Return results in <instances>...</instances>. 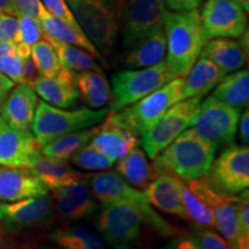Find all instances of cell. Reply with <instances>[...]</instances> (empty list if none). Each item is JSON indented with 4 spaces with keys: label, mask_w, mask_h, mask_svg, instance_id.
Returning a JSON list of instances; mask_svg holds the SVG:
<instances>
[{
    "label": "cell",
    "mask_w": 249,
    "mask_h": 249,
    "mask_svg": "<svg viewBox=\"0 0 249 249\" xmlns=\"http://www.w3.org/2000/svg\"><path fill=\"white\" fill-rule=\"evenodd\" d=\"M164 31L166 36V61L174 77H185L200 57L208 39L197 9L167 12Z\"/></svg>",
    "instance_id": "6da1fadb"
},
{
    "label": "cell",
    "mask_w": 249,
    "mask_h": 249,
    "mask_svg": "<svg viewBox=\"0 0 249 249\" xmlns=\"http://www.w3.org/2000/svg\"><path fill=\"white\" fill-rule=\"evenodd\" d=\"M217 147L195 133L191 127L180 134L154 158L158 173L189 181L202 178L216 157Z\"/></svg>",
    "instance_id": "7a4b0ae2"
},
{
    "label": "cell",
    "mask_w": 249,
    "mask_h": 249,
    "mask_svg": "<svg viewBox=\"0 0 249 249\" xmlns=\"http://www.w3.org/2000/svg\"><path fill=\"white\" fill-rule=\"evenodd\" d=\"M66 2L81 29L102 57H110L120 37L126 0H66Z\"/></svg>",
    "instance_id": "3957f363"
},
{
    "label": "cell",
    "mask_w": 249,
    "mask_h": 249,
    "mask_svg": "<svg viewBox=\"0 0 249 249\" xmlns=\"http://www.w3.org/2000/svg\"><path fill=\"white\" fill-rule=\"evenodd\" d=\"M91 191L101 203L121 202L135 208L143 218V222L154 231L165 238H172L178 234L179 230L165 220L151 207L144 191H140L126 182L116 171H105L89 179Z\"/></svg>",
    "instance_id": "277c9868"
},
{
    "label": "cell",
    "mask_w": 249,
    "mask_h": 249,
    "mask_svg": "<svg viewBox=\"0 0 249 249\" xmlns=\"http://www.w3.org/2000/svg\"><path fill=\"white\" fill-rule=\"evenodd\" d=\"M108 113V107L102 108H60L38 101L34 117L33 135L39 148L59 136L75 130L89 128L101 124Z\"/></svg>",
    "instance_id": "5b68a950"
},
{
    "label": "cell",
    "mask_w": 249,
    "mask_h": 249,
    "mask_svg": "<svg viewBox=\"0 0 249 249\" xmlns=\"http://www.w3.org/2000/svg\"><path fill=\"white\" fill-rule=\"evenodd\" d=\"M183 83L185 77H177L139 102L112 112L124 127L136 136H141L148 132L172 105L182 101Z\"/></svg>",
    "instance_id": "8992f818"
},
{
    "label": "cell",
    "mask_w": 249,
    "mask_h": 249,
    "mask_svg": "<svg viewBox=\"0 0 249 249\" xmlns=\"http://www.w3.org/2000/svg\"><path fill=\"white\" fill-rule=\"evenodd\" d=\"M177 79L165 59L160 64L140 70H124L111 77L110 111H119L160 89L171 80Z\"/></svg>",
    "instance_id": "52a82bcc"
},
{
    "label": "cell",
    "mask_w": 249,
    "mask_h": 249,
    "mask_svg": "<svg viewBox=\"0 0 249 249\" xmlns=\"http://www.w3.org/2000/svg\"><path fill=\"white\" fill-rule=\"evenodd\" d=\"M96 229L113 249H134L142 238L143 218L135 208L121 202L102 203L95 217Z\"/></svg>",
    "instance_id": "ba28073f"
},
{
    "label": "cell",
    "mask_w": 249,
    "mask_h": 249,
    "mask_svg": "<svg viewBox=\"0 0 249 249\" xmlns=\"http://www.w3.org/2000/svg\"><path fill=\"white\" fill-rule=\"evenodd\" d=\"M241 110L218 101L213 96L201 101L191 128L202 138L225 148L234 141Z\"/></svg>",
    "instance_id": "9c48e42d"
},
{
    "label": "cell",
    "mask_w": 249,
    "mask_h": 249,
    "mask_svg": "<svg viewBox=\"0 0 249 249\" xmlns=\"http://www.w3.org/2000/svg\"><path fill=\"white\" fill-rule=\"evenodd\" d=\"M208 183L219 193L235 195L248 189L249 149L248 145L231 143L226 145L213 161L204 176Z\"/></svg>",
    "instance_id": "30bf717a"
},
{
    "label": "cell",
    "mask_w": 249,
    "mask_h": 249,
    "mask_svg": "<svg viewBox=\"0 0 249 249\" xmlns=\"http://www.w3.org/2000/svg\"><path fill=\"white\" fill-rule=\"evenodd\" d=\"M201 99L193 97L176 103L148 132L141 135L140 141L148 158L154 160L183 130L192 126Z\"/></svg>",
    "instance_id": "8fae6325"
},
{
    "label": "cell",
    "mask_w": 249,
    "mask_h": 249,
    "mask_svg": "<svg viewBox=\"0 0 249 249\" xmlns=\"http://www.w3.org/2000/svg\"><path fill=\"white\" fill-rule=\"evenodd\" d=\"M165 0H126L121 18L120 38L126 50L143 37L164 29Z\"/></svg>",
    "instance_id": "7c38bea8"
},
{
    "label": "cell",
    "mask_w": 249,
    "mask_h": 249,
    "mask_svg": "<svg viewBox=\"0 0 249 249\" xmlns=\"http://www.w3.org/2000/svg\"><path fill=\"white\" fill-rule=\"evenodd\" d=\"M191 191L213 211L214 226L219 234L234 247L240 234L238 218V196L223 194L213 188L204 177L185 181Z\"/></svg>",
    "instance_id": "4fadbf2b"
},
{
    "label": "cell",
    "mask_w": 249,
    "mask_h": 249,
    "mask_svg": "<svg viewBox=\"0 0 249 249\" xmlns=\"http://www.w3.org/2000/svg\"><path fill=\"white\" fill-rule=\"evenodd\" d=\"M198 13L208 39L240 38L247 30V13L233 0H205Z\"/></svg>",
    "instance_id": "5bb4252c"
},
{
    "label": "cell",
    "mask_w": 249,
    "mask_h": 249,
    "mask_svg": "<svg viewBox=\"0 0 249 249\" xmlns=\"http://www.w3.org/2000/svg\"><path fill=\"white\" fill-rule=\"evenodd\" d=\"M54 202L48 195L14 202L0 201V223L9 231L36 230L55 218Z\"/></svg>",
    "instance_id": "9a60e30c"
},
{
    "label": "cell",
    "mask_w": 249,
    "mask_h": 249,
    "mask_svg": "<svg viewBox=\"0 0 249 249\" xmlns=\"http://www.w3.org/2000/svg\"><path fill=\"white\" fill-rule=\"evenodd\" d=\"M89 178L51 189L55 213L61 218L68 222H77L96 217L99 204L91 191Z\"/></svg>",
    "instance_id": "2e32d148"
},
{
    "label": "cell",
    "mask_w": 249,
    "mask_h": 249,
    "mask_svg": "<svg viewBox=\"0 0 249 249\" xmlns=\"http://www.w3.org/2000/svg\"><path fill=\"white\" fill-rule=\"evenodd\" d=\"M139 141V136L124 127L108 108L107 116L97 124V129L89 145L117 161L138 147Z\"/></svg>",
    "instance_id": "e0dca14e"
},
{
    "label": "cell",
    "mask_w": 249,
    "mask_h": 249,
    "mask_svg": "<svg viewBox=\"0 0 249 249\" xmlns=\"http://www.w3.org/2000/svg\"><path fill=\"white\" fill-rule=\"evenodd\" d=\"M39 151L31 132L12 128L6 124L0 127V166L28 167Z\"/></svg>",
    "instance_id": "ac0fdd59"
},
{
    "label": "cell",
    "mask_w": 249,
    "mask_h": 249,
    "mask_svg": "<svg viewBox=\"0 0 249 249\" xmlns=\"http://www.w3.org/2000/svg\"><path fill=\"white\" fill-rule=\"evenodd\" d=\"M36 95L43 101L60 108H73L79 101V91L75 85V71L61 68L55 76L38 75L30 85Z\"/></svg>",
    "instance_id": "d6986e66"
},
{
    "label": "cell",
    "mask_w": 249,
    "mask_h": 249,
    "mask_svg": "<svg viewBox=\"0 0 249 249\" xmlns=\"http://www.w3.org/2000/svg\"><path fill=\"white\" fill-rule=\"evenodd\" d=\"M48 193V187L28 167L0 166V201H20Z\"/></svg>",
    "instance_id": "ffe728a7"
},
{
    "label": "cell",
    "mask_w": 249,
    "mask_h": 249,
    "mask_svg": "<svg viewBox=\"0 0 249 249\" xmlns=\"http://www.w3.org/2000/svg\"><path fill=\"white\" fill-rule=\"evenodd\" d=\"M36 92L27 83H20L11 90L0 105V116L12 128L30 132L37 107Z\"/></svg>",
    "instance_id": "44dd1931"
},
{
    "label": "cell",
    "mask_w": 249,
    "mask_h": 249,
    "mask_svg": "<svg viewBox=\"0 0 249 249\" xmlns=\"http://www.w3.org/2000/svg\"><path fill=\"white\" fill-rule=\"evenodd\" d=\"M181 179L167 173H160L144 189L150 204L161 213L187 220L180 192Z\"/></svg>",
    "instance_id": "7402d4cb"
},
{
    "label": "cell",
    "mask_w": 249,
    "mask_h": 249,
    "mask_svg": "<svg viewBox=\"0 0 249 249\" xmlns=\"http://www.w3.org/2000/svg\"><path fill=\"white\" fill-rule=\"evenodd\" d=\"M166 57V36L164 29L143 37L126 49L121 65L126 70H140L160 64Z\"/></svg>",
    "instance_id": "603a6c76"
},
{
    "label": "cell",
    "mask_w": 249,
    "mask_h": 249,
    "mask_svg": "<svg viewBox=\"0 0 249 249\" xmlns=\"http://www.w3.org/2000/svg\"><path fill=\"white\" fill-rule=\"evenodd\" d=\"M28 169L35 174L40 181H43L49 191L71 185V183L90 177L73 169L67 161L48 157L40 151L31 160L28 165Z\"/></svg>",
    "instance_id": "cb8c5ba5"
},
{
    "label": "cell",
    "mask_w": 249,
    "mask_h": 249,
    "mask_svg": "<svg viewBox=\"0 0 249 249\" xmlns=\"http://www.w3.org/2000/svg\"><path fill=\"white\" fill-rule=\"evenodd\" d=\"M38 21L40 22L43 31H44V35L51 37L55 40H59V42L86 50L97 60L104 61V58L102 57L98 50L95 48L91 40L88 38L85 31L81 29L80 27L71 26V24L65 22V21L59 20L53 15L50 14L45 7L42 9Z\"/></svg>",
    "instance_id": "d4e9b609"
},
{
    "label": "cell",
    "mask_w": 249,
    "mask_h": 249,
    "mask_svg": "<svg viewBox=\"0 0 249 249\" xmlns=\"http://www.w3.org/2000/svg\"><path fill=\"white\" fill-rule=\"evenodd\" d=\"M226 74L213 61L200 54L191 71L185 76L182 99L200 97L211 91Z\"/></svg>",
    "instance_id": "484cf974"
},
{
    "label": "cell",
    "mask_w": 249,
    "mask_h": 249,
    "mask_svg": "<svg viewBox=\"0 0 249 249\" xmlns=\"http://www.w3.org/2000/svg\"><path fill=\"white\" fill-rule=\"evenodd\" d=\"M116 172L124 181L140 191H144L160 174L155 165L149 161L144 150L139 147H135L124 157L120 158Z\"/></svg>",
    "instance_id": "4316f807"
},
{
    "label": "cell",
    "mask_w": 249,
    "mask_h": 249,
    "mask_svg": "<svg viewBox=\"0 0 249 249\" xmlns=\"http://www.w3.org/2000/svg\"><path fill=\"white\" fill-rule=\"evenodd\" d=\"M247 52L239 40L213 38L208 40L201 55L209 59L225 74L241 70L247 62Z\"/></svg>",
    "instance_id": "83f0119b"
},
{
    "label": "cell",
    "mask_w": 249,
    "mask_h": 249,
    "mask_svg": "<svg viewBox=\"0 0 249 249\" xmlns=\"http://www.w3.org/2000/svg\"><path fill=\"white\" fill-rule=\"evenodd\" d=\"M75 85L87 107L102 108L111 102V86L103 71H75Z\"/></svg>",
    "instance_id": "f1b7e54d"
},
{
    "label": "cell",
    "mask_w": 249,
    "mask_h": 249,
    "mask_svg": "<svg viewBox=\"0 0 249 249\" xmlns=\"http://www.w3.org/2000/svg\"><path fill=\"white\" fill-rule=\"evenodd\" d=\"M213 97L230 107L244 110L249 102L248 70H239L226 74L213 88Z\"/></svg>",
    "instance_id": "f546056e"
},
{
    "label": "cell",
    "mask_w": 249,
    "mask_h": 249,
    "mask_svg": "<svg viewBox=\"0 0 249 249\" xmlns=\"http://www.w3.org/2000/svg\"><path fill=\"white\" fill-rule=\"evenodd\" d=\"M50 240L59 249H105L102 239L82 225H66L55 229Z\"/></svg>",
    "instance_id": "4dcf8cb0"
},
{
    "label": "cell",
    "mask_w": 249,
    "mask_h": 249,
    "mask_svg": "<svg viewBox=\"0 0 249 249\" xmlns=\"http://www.w3.org/2000/svg\"><path fill=\"white\" fill-rule=\"evenodd\" d=\"M96 129H97V124L89 128L65 134L40 148V152L48 157L68 161L76 151L89 144L92 136L95 135Z\"/></svg>",
    "instance_id": "1f68e13d"
},
{
    "label": "cell",
    "mask_w": 249,
    "mask_h": 249,
    "mask_svg": "<svg viewBox=\"0 0 249 249\" xmlns=\"http://www.w3.org/2000/svg\"><path fill=\"white\" fill-rule=\"evenodd\" d=\"M43 38L48 40L50 44L53 46L61 66L64 68L73 71H102L99 64L96 61V58L89 52H87L86 50L59 42V40H55L46 35H43Z\"/></svg>",
    "instance_id": "d6a6232c"
},
{
    "label": "cell",
    "mask_w": 249,
    "mask_h": 249,
    "mask_svg": "<svg viewBox=\"0 0 249 249\" xmlns=\"http://www.w3.org/2000/svg\"><path fill=\"white\" fill-rule=\"evenodd\" d=\"M180 192H181V200L187 214V220L188 222L191 220L196 226L210 227V229L213 227V211L187 187L183 180L180 181Z\"/></svg>",
    "instance_id": "836d02e7"
},
{
    "label": "cell",
    "mask_w": 249,
    "mask_h": 249,
    "mask_svg": "<svg viewBox=\"0 0 249 249\" xmlns=\"http://www.w3.org/2000/svg\"><path fill=\"white\" fill-rule=\"evenodd\" d=\"M30 58L40 76H55L62 68L53 46L44 38L31 46Z\"/></svg>",
    "instance_id": "e575fe53"
},
{
    "label": "cell",
    "mask_w": 249,
    "mask_h": 249,
    "mask_svg": "<svg viewBox=\"0 0 249 249\" xmlns=\"http://www.w3.org/2000/svg\"><path fill=\"white\" fill-rule=\"evenodd\" d=\"M70 160L76 167L87 171H105L113 166V164L116 163L111 158L103 155L102 152L90 147L89 144L76 151L71 156Z\"/></svg>",
    "instance_id": "d590c367"
},
{
    "label": "cell",
    "mask_w": 249,
    "mask_h": 249,
    "mask_svg": "<svg viewBox=\"0 0 249 249\" xmlns=\"http://www.w3.org/2000/svg\"><path fill=\"white\" fill-rule=\"evenodd\" d=\"M18 43L31 48L43 39L44 31L38 20L29 17H18Z\"/></svg>",
    "instance_id": "8d00e7d4"
},
{
    "label": "cell",
    "mask_w": 249,
    "mask_h": 249,
    "mask_svg": "<svg viewBox=\"0 0 249 249\" xmlns=\"http://www.w3.org/2000/svg\"><path fill=\"white\" fill-rule=\"evenodd\" d=\"M193 235L201 249H234L225 238L213 231L210 227L197 226Z\"/></svg>",
    "instance_id": "74e56055"
},
{
    "label": "cell",
    "mask_w": 249,
    "mask_h": 249,
    "mask_svg": "<svg viewBox=\"0 0 249 249\" xmlns=\"http://www.w3.org/2000/svg\"><path fill=\"white\" fill-rule=\"evenodd\" d=\"M23 61L18 54L0 55V71L14 83H24Z\"/></svg>",
    "instance_id": "f35d334b"
},
{
    "label": "cell",
    "mask_w": 249,
    "mask_h": 249,
    "mask_svg": "<svg viewBox=\"0 0 249 249\" xmlns=\"http://www.w3.org/2000/svg\"><path fill=\"white\" fill-rule=\"evenodd\" d=\"M40 1H42L43 6L51 15H53L59 20H62L65 22L71 24V26L80 27L74 14L71 13L66 0H40Z\"/></svg>",
    "instance_id": "ab89813d"
},
{
    "label": "cell",
    "mask_w": 249,
    "mask_h": 249,
    "mask_svg": "<svg viewBox=\"0 0 249 249\" xmlns=\"http://www.w3.org/2000/svg\"><path fill=\"white\" fill-rule=\"evenodd\" d=\"M0 40L13 42L18 40V18L15 15L0 13Z\"/></svg>",
    "instance_id": "60d3db41"
},
{
    "label": "cell",
    "mask_w": 249,
    "mask_h": 249,
    "mask_svg": "<svg viewBox=\"0 0 249 249\" xmlns=\"http://www.w3.org/2000/svg\"><path fill=\"white\" fill-rule=\"evenodd\" d=\"M44 8L40 0H15V17H29L39 20Z\"/></svg>",
    "instance_id": "b9f144b4"
},
{
    "label": "cell",
    "mask_w": 249,
    "mask_h": 249,
    "mask_svg": "<svg viewBox=\"0 0 249 249\" xmlns=\"http://www.w3.org/2000/svg\"><path fill=\"white\" fill-rule=\"evenodd\" d=\"M238 218L240 233H249V193L248 189L238 196Z\"/></svg>",
    "instance_id": "7bdbcfd3"
},
{
    "label": "cell",
    "mask_w": 249,
    "mask_h": 249,
    "mask_svg": "<svg viewBox=\"0 0 249 249\" xmlns=\"http://www.w3.org/2000/svg\"><path fill=\"white\" fill-rule=\"evenodd\" d=\"M202 0H165L167 9L171 12H188L197 9Z\"/></svg>",
    "instance_id": "ee69618b"
},
{
    "label": "cell",
    "mask_w": 249,
    "mask_h": 249,
    "mask_svg": "<svg viewBox=\"0 0 249 249\" xmlns=\"http://www.w3.org/2000/svg\"><path fill=\"white\" fill-rule=\"evenodd\" d=\"M239 139H240L241 144L248 145L249 143V112L246 108L244 113L240 114L239 118Z\"/></svg>",
    "instance_id": "f6af8a7d"
},
{
    "label": "cell",
    "mask_w": 249,
    "mask_h": 249,
    "mask_svg": "<svg viewBox=\"0 0 249 249\" xmlns=\"http://www.w3.org/2000/svg\"><path fill=\"white\" fill-rule=\"evenodd\" d=\"M171 249H201L194 235H182L173 242Z\"/></svg>",
    "instance_id": "bcb514c9"
},
{
    "label": "cell",
    "mask_w": 249,
    "mask_h": 249,
    "mask_svg": "<svg viewBox=\"0 0 249 249\" xmlns=\"http://www.w3.org/2000/svg\"><path fill=\"white\" fill-rule=\"evenodd\" d=\"M38 71L34 64V61L31 60V58H28L23 61V81L27 85H31V83L35 81V79L38 76Z\"/></svg>",
    "instance_id": "7dc6e473"
},
{
    "label": "cell",
    "mask_w": 249,
    "mask_h": 249,
    "mask_svg": "<svg viewBox=\"0 0 249 249\" xmlns=\"http://www.w3.org/2000/svg\"><path fill=\"white\" fill-rule=\"evenodd\" d=\"M15 83L12 80H9L7 76H5L4 74L0 71V105L2 104V102L5 101V98L7 97L8 93L11 92V90L14 88Z\"/></svg>",
    "instance_id": "c3c4849f"
},
{
    "label": "cell",
    "mask_w": 249,
    "mask_h": 249,
    "mask_svg": "<svg viewBox=\"0 0 249 249\" xmlns=\"http://www.w3.org/2000/svg\"><path fill=\"white\" fill-rule=\"evenodd\" d=\"M9 232L11 231L0 223V249H11Z\"/></svg>",
    "instance_id": "681fc988"
},
{
    "label": "cell",
    "mask_w": 249,
    "mask_h": 249,
    "mask_svg": "<svg viewBox=\"0 0 249 249\" xmlns=\"http://www.w3.org/2000/svg\"><path fill=\"white\" fill-rule=\"evenodd\" d=\"M18 54L17 44L13 42H2L0 40V55Z\"/></svg>",
    "instance_id": "f907efd6"
},
{
    "label": "cell",
    "mask_w": 249,
    "mask_h": 249,
    "mask_svg": "<svg viewBox=\"0 0 249 249\" xmlns=\"http://www.w3.org/2000/svg\"><path fill=\"white\" fill-rule=\"evenodd\" d=\"M0 13L15 15V0H0Z\"/></svg>",
    "instance_id": "816d5d0a"
},
{
    "label": "cell",
    "mask_w": 249,
    "mask_h": 249,
    "mask_svg": "<svg viewBox=\"0 0 249 249\" xmlns=\"http://www.w3.org/2000/svg\"><path fill=\"white\" fill-rule=\"evenodd\" d=\"M233 1L238 2V4L245 9L246 13H248L249 12V0H233Z\"/></svg>",
    "instance_id": "f5cc1de1"
},
{
    "label": "cell",
    "mask_w": 249,
    "mask_h": 249,
    "mask_svg": "<svg viewBox=\"0 0 249 249\" xmlns=\"http://www.w3.org/2000/svg\"><path fill=\"white\" fill-rule=\"evenodd\" d=\"M28 249H51L48 246H37V247H33V248H28Z\"/></svg>",
    "instance_id": "db71d44e"
},
{
    "label": "cell",
    "mask_w": 249,
    "mask_h": 249,
    "mask_svg": "<svg viewBox=\"0 0 249 249\" xmlns=\"http://www.w3.org/2000/svg\"><path fill=\"white\" fill-rule=\"evenodd\" d=\"M6 124V123H5V121H4V119H2L1 116H0V127H1L2 124Z\"/></svg>",
    "instance_id": "11a10c76"
}]
</instances>
